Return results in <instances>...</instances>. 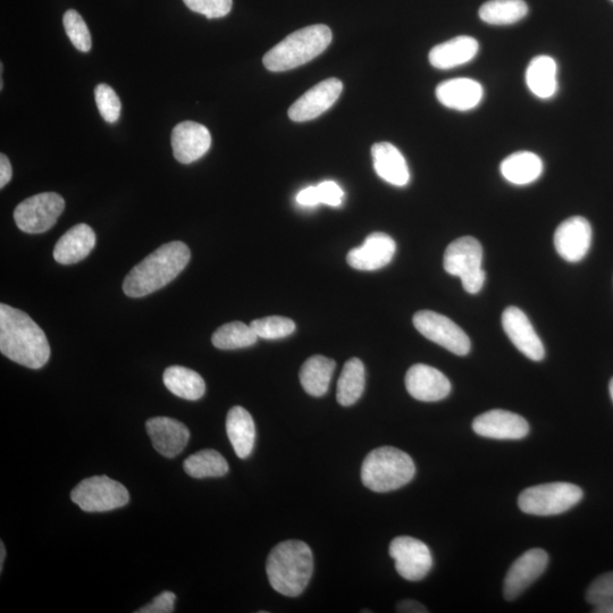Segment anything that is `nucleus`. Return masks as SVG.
<instances>
[{
  "instance_id": "nucleus-1",
  "label": "nucleus",
  "mask_w": 613,
  "mask_h": 613,
  "mask_svg": "<svg viewBox=\"0 0 613 613\" xmlns=\"http://www.w3.org/2000/svg\"><path fill=\"white\" fill-rule=\"evenodd\" d=\"M0 351L16 364L31 369L43 368L50 358L46 334L20 309L0 305Z\"/></svg>"
},
{
  "instance_id": "nucleus-2",
  "label": "nucleus",
  "mask_w": 613,
  "mask_h": 613,
  "mask_svg": "<svg viewBox=\"0 0 613 613\" xmlns=\"http://www.w3.org/2000/svg\"><path fill=\"white\" fill-rule=\"evenodd\" d=\"M191 253L186 243H165L134 266L125 277L123 290L131 298H142L171 283L190 262Z\"/></svg>"
},
{
  "instance_id": "nucleus-3",
  "label": "nucleus",
  "mask_w": 613,
  "mask_h": 613,
  "mask_svg": "<svg viewBox=\"0 0 613 613\" xmlns=\"http://www.w3.org/2000/svg\"><path fill=\"white\" fill-rule=\"evenodd\" d=\"M266 573L277 593L297 598L306 590L313 576V552L301 541L277 544L267 558Z\"/></svg>"
},
{
  "instance_id": "nucleus-4",
  "label": "nucleus",
  "mask_w": 613,
  "mask_h": 613,
  "mask_svg": "<svg viewBox=\"0 0 613 613\" xmlns=\"http://www.w3.org/2000/svg\"><path fill=\"white\" fill-rule=\"evenodd\" d=\"M332 37V31L326 25H310L283 39L264 56L263 63L271 72L297 69L323 54L331 45Z\"/></svg>"
},
{
  "instance_id": "nucleus-5",
  "label": "nucleus",
  "mask_w": 613,
  "mask_h": 613,
  "mask_svg": "<svg viewBox=\"0 0 613 613\" xmlns=\"http://www.w3.org/2000/svg\"><path fill=\"white\" fill-rule=\"evenodd\" d=\"M416 475L414 460L397 448L382 447L369 452L361 467V481L367 489L386 493L401 489Z\"/></svg>"
},
{
  "instance_id": "nucleus-6",
  "label": "nucleus",
  "mask_w": 613,
  "mask_h": 613,
  "mask_svg": "<svg viewBox=\"0 0 613 613\" xmlns=\"http://www.w3.org/2000/svg\"><path fill=\"white\" fill-rule=\"evenodd\" d=\"M581 487L565 482L542 484L520 493L518 506L527 515L556 516L574 508L583 499Z\"/></svg>"
},
{
  "instance_id": "nucleus-7",
  "label": "nucleus",
  "mask_w": 613,
  "mask_h": 613,
  "mask_svg": "<svg viewBox=\"0 0 613 613\" xmlns=\"http://www.w3.org/2000/svg\"><path fill=\"white\" fill-rule=\"evenodd\" d=\"M483 248L472 237H463L450 243L443 258L444 270L458 276L463 287L470 295L480 292L485 283L482 268Z\"/></svg>"
},
{
  "instance_id": "nucleus-8",
  "label": "nucleus",
  "mask_w": 613,
  "mask_h": 613,
  "mask_svg": "<svg viewBox=\"0 0 613 613\" xmlns=\"http://www.w3.org/2000/svg\"><path fill=\"white\" fill-rule=\"evenodd\" d=\"M71 499L83 511L105 512L127 506L130 494L123 484L104 475L80 482L71 492Z\"/></svg>"
},
{
  "instance_id": "nucleus-9",
  "label": "nucleus",
  "mask_w": 613,
  "mask_h": 613,
  "mask_svg": "<svg viewBox=\"0 0 613 613\" xmlns=\"http://www.w3.org/2000/svg\"><path fill=\"white\" fill-rule=\"evenodd\" d=\"M64 209L65 200L58 193H39L15 208L14 221L25 233H45L53 228Z\"/></svg>"
},
{
  "instance_id": "nucleus-10",
  "label": "nucleus",
  "mask_w": 613,
  "mask_h": 613,
  "mask_svg": "<svg viewBox=\"0 0 613 613\" xmlns=\"http://www.w3.org/2000/svg\"><path fill=\"white\" fill-rule=\"evenodd\" d=\"M413 321L416 330L426 339L457 356L469 354L472 343L468 335L447 316L423 310L415 314Z\"/></svg>"
},
{
  "instance_id": "nucleus-11",
  "label": "nucleus",
  "mask_w": 613,
  "mask_h": 613,
  "mask_svg": "<svg viewBox=\"0 0 613 613\" xmlns=\"http://www.w3.org/2000/svg\"><path fill=\"white\" fill-rule=\"evenodd\" d=\"M390 556L398 574L409 582H419L430 573L433 557L427 545L410 536H399L390 544Z\"/></svg>"
},
{
  "instance_id": "nucleus-12",
  "label": "nucleus",
  "mask_w": 613,
  "mask_h": 613,
  "mask_svg": "<svg viewBox=\"0 0 613 613\" xmlns=\"http://www.w3.org/2000/svg\"><path fill=\"white\" fill-rule=\"evenodd\" d=\"M548 553L542 549H533L519 557L508 571L503 584V594L508 601H514L522 595L547 569Z\"/></svg>"
},
{
  "instance_id": "nucleus-13",
  "label": "nucleus",
  "mask_w": 613,
  "mask_h": 613,
  "mask_svg": "<svg viewBox=\"0 0 613 613\" xmlns=\"http://www.w3.org/2000/svg\"><path fill=\"white\" fill-rule=\"evenodd\" d=\"M592 245V226L586 218L574 216L562 222L554 233V247L566 262L578 263L585 258Z\"/></svg>"
},
{
  "instance_id": "nucleus-14",
  "label": "nucleus",
  "mask_w": 613,
  "mask_h": 613,
  "mask_svg": "<svg viewBox=\"0 0 613 613\" xmlns=\"http://www.w3.org/2000/svg\"><path fill=\"white\" fill-rule=\"evenodd\" d=\"M343 91L342 82L330 78L302 95L289 109V117L293 122H308L317 119L337 103Z\"/></svg>"
},
{
  "instance_id": "nucleus-15",
  "label": "nucleus",
  "mask_w": 613,
  "mask_h": 613,
  "mask_svg": "<svg viewBox=\"0 0 613 613\" xmlns=\"http://www.w3.org/2000/svg\"><path fill=\"white\" fill-rule=\"evenodd\" d=\"M473 430L486 439L522 440L529 433V425L522 416L511 411L494 409L476 417Z\"/></svg>"
},
{
  "instance_id": "nucleus-16",
  "label": "nucleus",
  "mask_w": 613,
  "mask_h": 613,
  "mask_svg": "<svg viewBox=\"0 0 613 613\" xmlns=\"http://www.w3.org/2000/svg\"><path fill=\"white\" fill-rule=\"evenodd\" d=\"M502 326L510 341L528 359L533 361L544 359L543 343L523 310L508 307L502 314Z\"/></svg>"
},
{
  "instance_id": "nucleus-17",
  "label": "nucleus",
  "mask_w": 613,
  "mask_h": 613,
  "mask_svg": "<svg viewBox=\"0 0 613 613\" xmlns=\"http://www.w3.org/2000/svg\"><path fill=\"white\" fill-rule=\"evenodd\" d=\"M171 141L174 157L182 164L197 162L212 146L211 132L205 125L191 121L176 125Z\"/></svg>"
},
{
  "instance_id": "nucleus-18",
  "label": "nucleus",
  "mask_w": 613,
  "mask_h": 613,
  "mask_svg": "<svg viewBox=\"0 0 613 613\" xmlns=\"http://www.w3.org/2000/svg\"><path fill=\"white\" fill-rule=\"evenodd\" d=\"M396 251L390 235L376 232L368 235L363 246L349 251L347 262L358 271H377L391 263Z\"/></svg>"
},
{
  "instance_id": "nucleus-19",
  "label": "nucleus",
  "mask_w": 613,
  "mask_h": 613,
  "mask_svg": "<svg viewBox=\"0 0 613 613\" xmlns=\"http://www.w3.org/2000/svg\"><path fill=\"white\" fill-rule=\"evenodd\" d=\"M406 388L410 396L418 401L436 402L449 396L451 383L439 369L417 364L407 372Z\"/></svg>"
},
{
  "instance_id": "nucleus-20",
  "label": "nucleus",
  "mask_w": 613,
  "mask_h": 613,
  "mask_svg": "<svg viewBox=\"0 0 613 613\" xmlns=\"http://www.w3.org/2000/svg\"><path fill=\"white\" fill-rule=\"evenodd\" d=\"M146 428L154 448L166 458L180 455L190 439L188 427L170 417L150 418Z\"/></svg>"
},
{
  "instance_id": "nucleus-21",
  "label": "nucleus",
  "mask_w": 613,
  "mask_h": 613,
  "mask_svg": "<svg viewBox=\"0 0 613 613\" xmlns=\"http://www.w3.org/2000/svg\"><path fill=\"white\" fill-rule=\"evenodd\" d=\"M435 94L443 106L459 112H468L481 104L484 90L480 82L457 78L440 83Z\"/></svg>"
},
{
  "instance_id": "nucleus-22",
  "label": "nucleus",
  "mask_w": 613,
  "mask_h": 613,
  "mask_svg": "<svg viewBox=\"0 0 613 613\" xmlns=\"http://www.w3.org/2000/svg\"><path fill=\"white\" fill-rule=\"evenodd\" d=\"M96 241V233L89 225H74L56 243L54 259L62 265L77 264L90 255Z\"/></svg>"
},
{
  "instance_id": "nucleus-23",
  "label": "nucleus",
  "mask_w": 613,
  "mask_h": 613,
  "mask_svg": "<svg viewBox=\"0 0 613 613\" xmlns=\"http://www.w3.org/2000/svg\"><path fill=\"white\" fill-rule=\"evenodd\" d=\"M374 169L382 180L394 187H406L410 173L406 158L390 142H379L372 147Z\"/></svg>"
},
{
  "instance_id": "nucleus-24",
  "label": "nucleus",
  "mask_w": 613,
  "mask_h": 613,
  "mask_svg": "<svg viewBox=\"0 0 613 613\" xmlns=\"http://www.w3.org/2000/svg\"><path fill=\"white\" fill-rule=\"evenodd\" d=\"M480 50L475 38L460 36L432 48L430 63L435 69L450 70L472 62Z\"/></svg>"
},
{
  "instance_id": "nucleus-25",
  "label": "nucleus",
  "mask_w": 613,
  "mask_h": 613,
  "mask_svg": "<svg viewBox=\"0 0 613 613\" xmlns=\"http://www.w3.org/2000/svg\"><path fill=\"white\" fill-rule=\"evenodd\" d=\"M226 433L232 447L241 459L251 455L255 447L256 426L253 417L245 408L233 407L226 417Z\"/></svg>"
},
{
  "instance_id": "nucleus-26",
  "label": "nucleus",
  "mask_w": 613,
  "mask_h": 613,
  "mask_svg": "<svg viewBox=\"0 0 613 613\" xmlns=\"http://www.w3.org/2000/svg\"><path fill=\"white\" fill-rule=\"evenodd\" d=\"M558 66L550 56H537L529 63L526 71V83L537 98L550 99L557 94Z\"/></svg>"
},
{
  "instance_id": "nucleus-27",
  "label": "nucleus",
  "mask_w": 613,
  "mask_h": 613,
  "mask_svg": "<svg viewBox=\"0 0 613 613\" xmlns=\"http://www.w3.org/2000/svg\"><path fill=\"white\" fill-rule=\"evenodd\" d=\"M501 174L516 186H527L540 179L543 173L542 159L531 151H518L501 163Z\"/></svg>"
},
{
  "instance_id": "nucleus-28",
  "label": "nucleus",
  "mask_w": 613,
  "mask_h": 613,
  "mask_svg": "<svg viewBox=\"0 0 613 613\" xmlns=\"http://www.w3.org/2000/svg\"><path fill=\"white\" fill-rule=\"evenodd\" d=\"M335 361L324 356L310 357L300 369L302 388L313 397H323L329 390Z\"/></svg>"
},
{
  "instance_id": "nucleus-29",
  "label": "nucleus",
  "mask_w": 613,
  "mask_h": 613,
  "mask_svg": "<svg viewBox=\"0 0 613 613\" xmlns=\"http://www.w3.org/2000/svg\"><path fill=\"white\" fill-rule=\"evenodd\" d=\"M163 381L174 396L196 401L204 397L206 383L197 372L187 367L172 366L166 369Z\"/></svg>"
},
{
  "instance_id": "nucleus-30",
  "label": "nucleus",
  "mask_w": 613,
  "mask_h": 613,
  "mask_svg": "<svg viewBox=\"0 0 613 613\" xmlns=\"http://www.w3.org/2000/svg\"><path fill=\"white\" fill-rule=\"evenodd\" d=\"M366 372L363 361L351 358L342 369L338 382L337 399L341 406L350 407L363 396Z\"/></svg>"
},
{
  "instance_id": "nucleus-31",
  "label": "nucleus",
  "mask_w": 613,
  "mask_h": 613,
  "mask_svg": "<svg viewBox=\"0 0 613 613\" xmlns=\"http://www.w3.org/2000/svg\"><path fill=\"white\" fill-rule=\"evenodd\" d=\"M480 18L491 25H510L522 21L528 14L524 0H490L480 8Z\"/></svg>"
},
{
  "instance_id": "nucleus-32",
  "label": "nucleus",
  "mask_w": 613,
  "mask_h": 613,
  "mask_svg": "<svg viewBox=\"0 0 613 613\" xmlns=\"http://www.w3.org/2000/svg\"><path fill=\"white\" fill-rule=\"evenodd\" d=\"M184 470L193 478L222 477L229 472L228 461L215 450H203L184 461Z\"/></svg>"
},
{
  "instance_id": "nucleus-33",
  "label": "nucleus",
  "mask_w": 613,
  "mask_h": 613,
  "mask_svg": "<svg viewBox=\"0 0 613 613\" xmlns=\"http://www.w3.org/2000/svg\"><path fill=\"white\" fill-rule=\"evenodd\" d=\"M258 337L253 327L241 322H232L220 327L214 334V347L221 350H235L254 346Z\"/></svg>"
},
{
  "instance_id": "nucleus-34",
  "label": "nucleus",
  "mask_w": 613,
  "mask_h": 613,
  "mask_svg": "<svg viewBox=\"0 0 613 613\" xmlns=\"http://www.w3.org/2000/svg\"><path fill=\"white\" fill-rule=\"evenodd\" d=\"M250 326L253 327L258 338L265 340L287 338L296 331V323L290 318L281 316L256 319L251 322Z\"/></svg>"
},
{
  "instance_id": "nucleus-35",
  "label": "nucleus",
  "mask_w": 613,
  "mask_h": 613,
  "mask_svg": "<svg viewBox=\"0 0 613 613\" xmlns=\"http://www.w3.org/2000/svg\"><path fill=\"white\" fill-rule=\"evenodd\" d=\"M67 37L75 48L82 53L90 52L92 40L88 25L82 16L74 10L67 11L63 18Z\"/></svg>"
},
{
  "instance_id": "nucleus-36",
  "label": "nucleus",
  "mask_w": 613,
  "mask_h": 613,
  "mask_svg": "<svg viewBox=\"0 0 613 613\" xmlns=\"http://www.w3.org/2000/svg\"><path fill=\"white\" fill-rule=\"evenodd\" d=\"M95 99L100 115L108 123H115L120 119L122 104L119 96L112 87L98 85L95 89Z\"/></svg>"
},
{
  "instance_id": "nucleus-37",
  "label": "nucleus",
  "mask_w": 613,
  "mask_h": 613,
  "mask_svg": "<svg viewBox=\"0 0 613 613\" xmlns=\"http://www.w3.org/2000/svg\"><path fill=\"white\" fill-rule=\"evenodd\" d=\"M192 12L206 16L207 19H221L232 10L233 0H183Z\"/></svg>"
},
{
  "instance_id": "nucleus-38",
  "label": "nucleus",
  "mask_w": 613,
  "mask_h": 613,
  "mask_svg": "<svg viewBox=\"0 0 613 613\" xmlns=\"http://www.w3.org/2000/svg\"><path fill=\"white\" fill-rule=\"evenodd\" d=\"M586 600L593 607L601 602L613 600V571L595 579L587 589Z\"/></svg>"
},
{
  "instance_id": "nucleus-39",
  "label": "nucleus",
  "mask_w": 613,
  "mask_h": 613,
  "mask_svg": "<svg viewBox=\"0 0 613 613\" xmlns=\"http://www.w3.org/2000/svg\"><path fill=\"white\" fill-rule=\"evenodd\" d=\"M319 200L321 204L339 207L343 203L344 192L338 183L325 181L317 186Z\"/></svg>"
},
{
  "instance_id": "nucleus-40",
  "label": "nucleus",
  "mask_w": 613,
  "mask_h": 613,
  "mask_svg": "<svg viewBox=\"0 0 613 613\" xmlns=\"http://www.w3.org/2000/svg\"><path fill=\"white\" fill-rule=\"evenodd\" d=\"M175 600L176 595L166 591L156 596L153 602L137 610L136 613H172L174 611Z\"/></svg>"
},
{
  "instance_id": "nucleus-41",
  "label": "nucleus",
  "mask_w": 613,
  "mask_h": 613,
  "mask_svg": "<svg viewBox=\"0 0 613 613\" xmlns=\"http://www.w3.org/2000/svg\"><path fill=\"white\" fill-rule=\"evenodd\" d=\"M297 203L304 207H315L321 204L317 187H308L301 190L297 195Z\"/></svg>"
},
{
  "instance_id": "nucleus-42",
  "label": "nucleus",
  "mask_w": 613,
  "mask_h": 613,
  "mask_svg": "<svg viewBox=\"0 0 613 613\" xmlns=\"http://www.w3.org/2000/svg\"><path fill=\"white\" fill-rule=\"evenodd\" d=\"M13 169L10 159L5 154L0 155V188H4L11 181Z\"/></svg>"
},
{
  "instance_id": "nucleus-43",
  "label": "nucleus",
  "mask_w": 613,
  "mask_h": 613,
  "mask_svg": "<svg viewBox=\"0 0 613 613\" xmlns=\"http://www.w3.org/2000/svg\"><path fill=\"white\" fill-rule=\"evenodd\" d=\"M398 612L403 613H427L428 610L423 606L422 603H419L415 600H405L401 601L397 606Z\"/></svg>"
},
{
  "instance_id": "nucleus-44",
  "label": "nucleus",
  "mask_w": 613,
  "mask_h": 613,
  "mask_svg": "<svg viewBox=\"0 0 613 613\" xmlns=\"http://www.w3.org/2000/svg\"><path fill=\"white\" fill-rule=\"evenodd\" d=\"M593 612L595 613H613V600H608V601H604L599 604H596V606H594Z\"/></svg>"
},
{
  "instance_id": "nucleus-45",
  "label": "nucleus",
  "mask_w": 613,
  "mask_h": 613,
  "mask_svg": "<svg viewBox=\"0 0 613 613\" xmlns=\"http://www.w3.org/2000/svg\"><path fill=\"white\" fill-rule=\"evenodd\" d=\"M0 554H2V556H0V570L3 571L4 559L6 557V550H5V545L3 542L0 543Z\"/></svg>"
},
{
  "instance_id": "nucleus-46",
  "label": "nucleus",
  "mask_w": 613,
  "mask_h": 613,
  "mask_svg": "<svg viewBox=\"0 0 613 613\" xmlns=\"http://www.w3.org/2000/svg\"><path fill=\"white\" fill-rule=\"evenodd\" d=\"M609 392H610L611 400L613 402V379L610 381V384H609Z\"/></svg>"
},
{
  "instance_id": "nucleus-47",
  "label": "nucleus",
  "mask_w": 613,
  "mask_h": 613,
  "mask_svg": "<svg viewBox=\"0 0 613 613\" xmlns=\"http://www.w3.org/2000/svg\"><path fill=\"white\" fill-rule=\"evenodd\" d=\"M611 2L613 3V0H611Z\"/></svg>"
}]
</instances>
